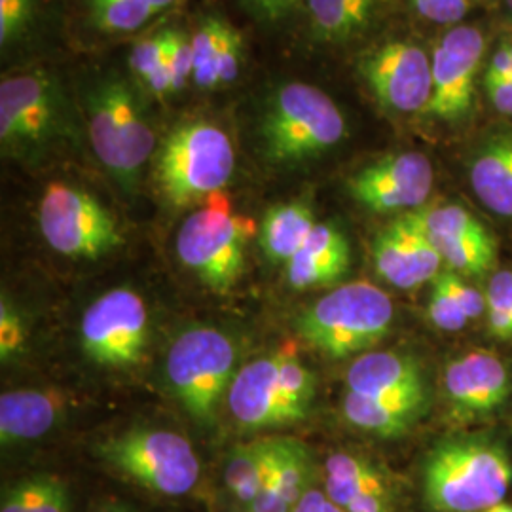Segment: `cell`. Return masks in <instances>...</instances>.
<instances>
[{"label": "cell", "mask_w": 512, "mask_h": 512, "mask_svg": "<svg viewBox=\"0 0 512 512\" xmlns=\"http://www.w3.org/2000/svg\"><path fill=\"white\" fill-rule=\"evenodd\" d=\"M95 452L112 471L167 497L190 494L202 473L192 444L165 429H128L99 442Z\"/></svg>", "instance_id": "52a82bcc"}, {"label": "cell", "mask_w": 512, "mask_h": 512, "mask_svg": "<svg viewBox=\"0 0 512 512\" xmlns=\"http://www.w3.org/2000/svg\"><path fill=\"white\" fill-rule=\"evenodd\" d=\"M427 397L372 399L349 393L342 401L346 420L361 431L380 437L404 435L425 410Z\"/></svg>", "instance_id": "d4e9b609"}, {"label": "cell", "mask_w": 512, "mask_h": 512, "mask_svg": "<svg viewBox=\"0 0 512 512\" xmlns=\"http://www.w3.org/2000/svg\"><path fill=\"white\" fill-rule=\"evenodd\" d=\"M507 368L492 353L475 351L452 361L444 370V389L450 403L463 414L494 412L509 397Z\"/></svg>", "instance_id": "d6986e66"}, {"label": "cell", "mask_w": 512, "mask_h": 512, "mask_svg": "<svg viewBox=\"0 0 512 512\" xmlns=\"http://www.w3.org/2000/svg\"><path fill=\"white\" fill-rule=\"evenodd\" d=\"M272 465V437L239 444L224 463V482L238 501L253 507L266 486Z\"/></svg>", "instance_id": "4316f807"}, {"label": "cell", "mask_w": 512, "mask_h": 512, "mask_svg": "<svg viewBox=\"0 0 512 512\" xmlns=\"http://www.w3.org/2000/svg\"><path fill=\"white\" fill-rule=\"evenodd\" d=\"M139 2L147 4V6H150L152 10H156V12L160 14L162 10H165V8H169V6H171V4H175L177 0H139Z\"/></svg>", "instance_id": "ee69618b"}, {"label": "cell", "mask_w": 512, "mask_h": 512, "mask_svg": "<svg viewBox=\"0 0 512 512\" xmlns=\"http://www.w3.org/2000/svg\"><path fill=\"white\" fill-rule=\"evenodd\" d=\"M437 249L448 270L484 277L495 266V241L486 226L459 205L420 207L404 215Z\"/></svg>", "instance_id": "7c38bea8"}, {"label": "cell", "mask_w": 512, "mask_h": 512, "mask_svg": "<svg viewBox=\"0 0 512 512\" xmlns=\"http://www.w3.org/2000/svg\"><path fill=\"white\" fill-rule=\"evenodd\" d=\"M241 37L238 31L232 29L226 21L220 35L219 55H217V74L219 84H230L238 78L241 67Z\"/></svg>", "instance_id": "8d00e7d4"}, {"label": "cell", "mask_w": 512, "mask_h": 512, "mask_svg": "<svg viewBox=\"0 0 512 512\" xmlns=\"http://www.w3.org/2000/svg\"><path fill=\"white\" fill-rule=\"evenodd\" d=\"M511 55H512V46H511Z\"/></svg>", "instance_id": "c3c4849f"}, {"label": "cell", "mask_w": 512, "mask_h": 512, "mask_svg": "<svg viewBox=\"0 0 512 512\" xmlns=\"http://www.w3.org/2000/svg\"><path fill=\"white\" fill-rule=\"evenodd\" d=\"M421 18L440 25H452L465 18L469 10L467 0H410Z\"/></svg>", "instance_id": "74e56055"}, {"label": "cell", "mask_w": 512, "mask_h": 512, "mask_svg": "<svg viewBox=\"0 0 512 512\" xmlns=\"http://www.w3.org/2000/svg\"><path fill=\"white\" fill-rule=\"evenodd\" d=\"M486 78L492 80H512L511 44H503L490 59Z\"/></svg>", "instance_id": "7bdbcfd3"}, {"label": "cell", "mask_w": 512, "mask_h": 512, "mask_svg": "<svg viewBox=\"0 0 512 512\" xmlns=\"http://www.w3.org/2000/svg\"><path fill=\"white\" fill-rule=\"evenodd\" d=\"M249 512H253V511H249Z\"/></svg>", "instance_id": "681fc988"}, {"label": "cell", "mask_w": 512, "mask_h": 512, "mask_svg": "<svg viewBox=\"0 0 512 512\" xmlns=\"http://www.w3.org/2000/svg\"><path fill=\"white\" fill-rule=\"evenodd\" d=\"M95 512H135L133 509H129L126 505H122V503H107V505H103V507H99Z\"/></svg>", "instance_id": "f6af8a7d"}, {"label": "cell", "mask_w": 512, "mask_h": 512, "mask_svg": "<svg viewBox=\"0 0 512 512\" xmlns=\"http://www.w3.org/2000/svg\"><path fill=\"white\" fill-rule=\"evenodd\" d=\"M507 4H509V8L512 10V0H507Z\"/></svg>", "instance_id": "7dc6e473"}, {"label": "cell", "mask_w": 512, "mask_h": 512, "mask_svg": "<svg viewBox=\"0 0 512 512\" xmlns=\"http://www.w3.org/2000/svg\"><path fill=\"white\" fill-rule=\"evenodd\" d=\"M427 313L435 327L440 330H461L469 325V317L461 310L456 298L448 293V289L440 283L439 279H433V289L427 302Z\"/></svg>", "instance_id": "d6a6232c"}, {"label": "cell", "mask_w": 512, "mask_h": 512, "mask_svg": "<svg viewBox=\"0 0 512 512\" xmlns=\"http://www.w3.org/2000/svg\"><path fill=\"white\" fill-rule=\"evenodd\" d=\"M167 33V67L171 73L173 92H179L186 86V80L194 76V50L192 40L179 31Z\"/></svg>", "instance_id": "836d02e7"}, {"label": "cell", "mask_w": 512, "mask_h": 512, "mask_svg": "<svg viewBox=\"0 0 512 512\" xmlns=\"http://www.w3.org/2000/svg\"><path fill=\"white\" fill-rule=\"evenodd\" d=\"M234 167L236 154L228 135L215 124L192 122L165 139L154 177L167 202L188 207L222 192Z\"/></svg>", "instance_id": "5b68a950"}, {"label": "cell", "mask_w": 512, "mask_h": 512, "mask_svg": "<svg viewBox=\"0 0 512 512\" xmlns=\"http://www.w3.org/2000/svg\"><path fill=\"white\" fill-rule=\"evenodd\" d=\"M25 325L18 310L6 296L0 302V359L2 363L12 361L16 355L23 351L25 346Z\"/></svg>", "instance_id": "e575fe53"}, {"label": "cell", "mask_w": 512, "mask_h": 512, "mask_svg": "<svg viewBox=\"0 0 512 512\" xmlns=\"http://www.w3.org/2000/svg\"><path fill=\"white\" fill-rule=\"evenodd\" d=\"M476 198L501 217H512V135L495 137L471 164Z\"/></svg>", "instance_id": "cb8c5ba5"}, {"label": "cell", "mask_w": 512, "mask_h": 512, "mask_svg": "<svg viewBox=\"0 0 512 512\" xmlns=\"http://www.w3.org/2000/svg\"><path fill=\"white\" fill-rule=\"evenodd\" d=\"M315 397V376L293 353H274L241 366L226 403L239 425L256 431L304 420Z\"/></svg>", "instance_id": "277c9868"}, {"label": "cell", "mask_w": 512, "mask_h": 512, "mask_svg": "<svg viewBox=\"0 0 512 512\" xmlns=\"http://www.w3.org/2000/svg\"><path fill=\"white\" fill-rule=\"evenodd\" d=\"M372 258L378 275L397 289L420 287L435 279L442 266L437 249L404 215L376 238Z\"/></svg>", "instance_id": "ac0fdd59"}, {"label": "cell", "mask_w": 512, "mask_h": 512, "mask_svg": "<svg viewBox=\"0 0 512 512\" xmlns=\"http://www.w3.org/2000/svg\"><path fill=\"white\" fill-rule=\"evenodd\" d=\"M313 461L308 446L294 437H272V465L253 512H293L311 486Z\"/></svg>", "instance_id": "44dd1931"}, {"label": "cell", "mask_w": 512, "mask_h": 512, "mask_svg": "<svg viewBox=\"0 0 512 512\" xmlns=\"http://www.w3.org/2000/svg\"><path fill=\"white\" fill-rule=\"evenodd\" d=\"M363 76L376 99L393 112H420L431 101V59L416 44L387 42L363 61Z\"/></svg>", "instance_id": "2e32d148"}, {"label": "cell", "mask_w": 512, "mask_h": 512, "mask_svg": "<svg viewBox=\"0 0 512 512\" xmlns=\"http://www.w3.org/2000/svg\"><path fill=\"white\" fill-rule=\"evenodd\" d=\"M224 21L219 18H205L200 29L192 37L194 50V82L202 90H213L220 86L217 74L220 35Z\"/></svg>", "instance_id": "4dcf8cb0"}, {"label": "cell", "mask_w": 512, "mask_h": 512, "mask_svg": "<svg viewBox=\"0 0 512 512\" xmlns=\"http://www.w3.org/2000/svg\"><path fill=\"white\" fill-rule=\"evenodd\" d=\"M346 236L334 224H317L302 249L287 264V279L296 291L332 285L349 270Z\"/></svg>", "instance_id": "7402d4cb"}, {"label": "cell", "mask_w": 512, "mask_h": 512, "mask_svg": "<svg viewBox=\"0 0 512 512\" xmlns=\"http://www.w3.org/2000/svg\"><path fill=\"white\" fill-rule=\"evenodd\" d=\"M349 393L372 399L427 397L421 368L412 357L391 351H372L349 366Z\"/></svg>", "instance_id": "ffe728a7"}, {"label": "cell", "mask_w": 512, "mask_h": 512, "mask_svg": "<svg viewBox=\"0 0 512 512\" xmlns=\"http://www.w3.org/2000/svg\"><path fill=\"white\" fill-rule=\"evenodd\" d=\"M129 67L147 84L150 92L156 95L173 92L167 67V33L139 42L131 52Z\"/></svg>", "instance_id": "f546056e"}, {"label": "cell", "mask_w": 512, "mask_h": 512, "mask_svg": "<svg viewBox=\"0 0 512 512\" xmlns=\"http://www.w3.org/2000/svg\"><path fill=\"white\" fill-rule=\"evenodd\" d=\"M255 222L232 213L219 192L194 211L177 234V255L205 287L226 293L243 274L245 247Z\"/></svg>", "instance_id": "ba28073f"}, {"label": "cell", "mask_w": 512, "mask_h": 512, "mask_svg": "<svg viewBox=\"0 0 512 512\" xmlns=\"http://www.w3.org/2000/svg\"><path fill=\"white\" fill-rule=\"evenodd\" d=\"M484 50V35L471 25H459L440 38L431 59L433 93L425 109L429 116L456 122L471 112Z\"/></svg>", "instance_id": "4fadbf2b"}, {"label": "cell", "mask_w": 512, "mask_h": 512, "mask_svg": "<svg viewBox=\"0 0 512 512\" xmlns=\"http://www.w3.org/2000/svg\"><path fill=\"white\" fill-rule=\"evenodd\" d=\"M238 348L228 334L213 327L181 332L167 349L165 376L190 418L211 425L236 378Z\"/></svg>", "instance_id": "8992f818"}, {"label": "cell", "mask_w": 512, "mask_h": 512, "mask_svg": "<svg viewBox=\"0 0 512 512\" xmlns=\"http://www.w3.org/2000/svg\"><path fill=\"white\" fill-rule=\"evenodd\" d=\"M435 279H439L440 283L448 289V293L456 298V302L461 306V310L465 311L469 321L478 319L486 311V296L476 291L475 287L467 285L461 279V275L452 270H444Z\"/></svg>", "instance_id": "d590c367"}, {"label": "cell", "mask_w": 512, "mask_h": 512, "mask_svg": "<svg viewBox=\"0 0 512 512\" xmlns=\"http://www.w3.org/2000/svg\"><path fill=\"white\" fill-rule=\"evenodd\" d=\"M486 313L492 336L503 342L512 340V272L492 275L486 289Z\"/></svg>", "instance_id": "1f68e13d"}, {"label": "cell", "mask_w": 512, "mask_h": 512, "mask_svg": "<svg viewBox=\"0 0 512 512\" xmlns=\"http://www.w3.org/2000/svg\"><path fill=\"white\" fill-rule=\"evenodd\" d=\"M374 0H308L315 33L325 40H346L361 31Z\"/></svg>", "instance_id": "f1b7e54d"}, {"label": "cell", "mask_w": 512, "mask_h": 512, "mask_svg": "<svg viewBox=\"0 0 512 512\" xmlns=\"http://www.w3.org/2000/svg\"><path fill=\"white\" fill-rule=\"evenodd\" d=\"M484 86L495 110L512 116V80H492L484 78Z\"/></svg>", "instance_id": "60d3db41"}, {"label": "cell", "mask_w": 512, "mask_h": 512, "mask_svg": "<svg viewBox=\"0 0 512 512\" xmlns=\"http://www.w3.org/2000/svg\"><path fill=\"white\" fill-rule=\"evenodd\" d=\"M38 224L55 253L69 258L95 260L124 243L109 211L92 194L71 184L46 186L38 207Z\"/></svg>", "instance_id": "30bf717a"}, {"label": "cell", "mask_w": 512, "mask_h": 512, "mask_svg": "<svg viewBox=\"0 0 512 512\" xmlns=\"http://www.w3.org/2000/svg\"><path fill=\"white\" fill-rule=\"evenodd\" d=\"M71 488L54 473H35L8 484L2 492L0 512H69Z\"/></svg>", "instance_id": "83f0119b"}, {"label": "cell", "mask_w": 512, "mask_h": 512, "mask_svg": "<svg viewBox=\"0 0 512 512\" xmlns=\"http://www.w3.org/2000/svg\"><path fill=\"white\" fill-rule=\"evenodd\" d=\"M296 0H241V4L264 21H277L285 18L293 10Z\"/></svg>", "instance_id": "ab89813d"}, {"label": "cell", "mask_w": 512, "mask_h": 512, "mask_svg": "<svg viewBox=\"0 0 512 512\" xmlns=\"http://www.w3.org/2000/svg\"><path fill=\"white\" fill-rule=\"evenodd\" d=\"M315 226L317 222L308 203H279L262 220L258 245L268 260L275 264H289Z\"/></svg>", "instance_id": "484cf974"}, {"label": "cell", "mask_w": 512, "mask_h": 512, "mask_svg": "<svg viewBox=\"0 0 512 512\" xmlns=\"http://www.w3.org/2000/svg\"><path fill=\"white\" fill-rule=\"evenodd\" d=\"M482 512H512V505H507V503H499V505H495L492 509H488V511Z\"/></svg>", "instance_id": "bcb514c9"}, {"label": "cell", "mask_w": 512, "mask_h": 512, "mask_svg": "<svg viewBox=\"0 0 512 512\" xmlns=\"http://www.w3.org/2000/svg\"><path fill=\"white\" fill-rule=\"evenodd\" d=\"M395 308L382 289L355 281L321 296L296 319V330L311 348L332 359L374 348L393 325Z\"/></svg>", "instance_id": "7a4b0ae2"}, {"label": "cell", "mask_w": 512, "mask_h": 512, "mask_svg": "<svg viewBox=\"0 0 512 512\" xmlns=\"http://www.w3.org/2000/svg\"><path fill=\"white\" fill-rule=\"evenodd\" d=\"M31 18V0H0V42L6 46Z\"/></svg>", "instance_id": "f35d334b"}, {"label": "cell", "mask_w": 512, "mask_h": 512, "mask_svg": "<svg viewBox=\"0 0 512 512\" xmlns=\"http://www.w3.org/2000/svg\"><path fill=\"white\" fill-rule=\"evenodd\" d=\"M148 342V308L131 289L99 296L80 321L82 351L95 365L129 368L143 357Z\"/></svg>", "instance_id": "8fae6325"}, {"label": "cell", "mask_w": 512, "mask_h": 512, "mask_svg": "<svg viewBox=\"0 0 512 512\" xmlns=\"http://www.w3.org/2000/svg\"><path fill=\"white\" fill-rule=\"evenodd\" d=\"M435 183L431 162L420 152H399L366 165L348 181L349 194L374 213L416 211Z\"/></svg>", "instance_id": "5bb4252c"}, {"label": "cell", "mask_w": 512, "mask_h": 512, "mask_svg": "<svg viewBox=\"0 0 512 512\" xmlns=\"http://www.w3.org/2000/svg\"><path fill=\"white\" fill-rule=\"evenodd\" d=\"M325 494L346 512H395L399 488L378 463L351 452H334L325 461Z\"/></svg>", "instance_id": "e0dca14e"}, {"label": "cell", "mask_w": 512, "mask_h": 512, "mask_svg": "<svg viewBox=\"0 0 512 512\" xmlns=\"http://www.w3.org/2000/svg\"><path fill=\"white\" fill-rule=\"evenodd\" d=\"M61 99L42 73L18 74L0 84V141L10 150L42 147L54 135Z\"/></svg>", "instance_id": "9a60e30c"}, {"label": "cell", "mask_w": 512, "mask_h": 512, "mask_svg": "<svg viewBox=\"0 0 512 512\" xmlns=\"http://www.w3.org/2000/svg\"><path fill=\"white\" fill-rule=\"evenodd\" d=\"M293 512H346L342 511L336 503H332L325 492L310 488L306 494L302 495V499L298 501V505L294 507Z\"/></svg>", "instance_id": "b9f144b4"}, {"label": "cell", "mask_w": 512, "mask_h": 512, "mask_svg": "<svg viewBox=\"0 0 512 512\" xmlns=\"http://www.w3.org/2000/svg\"><path fill=\"white\" fill-rule=\"evenodd\" d=\"M63 416L61 399L50 391L16 389L0 397V442L12 446L50 433Z\"/></svg>", "instance_id": "603a6c76"}, {"label": "cell", "mask_w": 512, "mask_h": 512, "mask_svg": "<svg viewBox=\"0 0 512 512\" xmlns=\"http://www.w3.org/2000/svg\"><path fill=\"white\" fill-rule=\"evenodd\" d=\"M512 484L507 452L492 440L440 442L425 459L423 488L435 512H482L503 503Z\"/></svg>", "instance_id": "6da1fadb"}, {"label": "cell", "mask_w": 512, "mask_h": 512, "mask_svg": "<svg viewBox=\"0 0 512 512\" xmlns=\"http://www.w3.org/2000/svg\"><path fill=\"white\" fill-rule=\"evenodd\" d=\"M348 133L346 118L329 95L293 82L275 92L262 120L264 154L274 164H300L336 147Z\"/></svg>", "instance_id": "3957f363"}, {"label": "cell", "mask_w": 512, "mask_h": 512, "mask_svg": "<svg viewBox=\"0 0 512 512\" xmlns=\"http://www.w3.org/2000/svg\"><path fill=\"white\" fill-rule=\"evenodd\" d=\"M90 139L99 162L126 192H133L154 152V131L122 80L99 84L88 101Z\"/></svg>", "instance_id": "9c48e42d"}]
</instances>
